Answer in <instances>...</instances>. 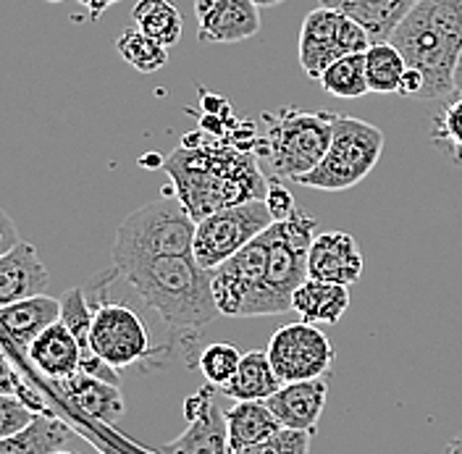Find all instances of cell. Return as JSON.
I'll return each instance as SVG.
<instances>
[{"label": "cell", "mask_w": 462, "mask_h": 454, "mask_svg": "<svg viewBox=\"0 0 462 454\" xmlns=\"http://www.w3.org/2000/svg\"><path fill=\"white\" fill-rule=\"evenodd\" d=\"M326 397H328L326 378H310V381L284 384L273 397L265 399V404L284 428L316 433L320 412L326 407Z\"/></svg>", "instance_id": "9a60e30c"}, {"label": "cell", "mask_w": 462, "mask_h": 454, "mask_svg": "<svg viewBox=\"0 0 462 454\" xmlns=\"http://www.w3.org/2000/svg\"><path fill=\"white\" fill-rule=\"evenodd\" d=\"M22 239H19V228L14 224V218L0 208V255H5L11 247H16Z\"/></svg>", "instance_id": "836d02e7"}, {"label": "cell", "mask_w": 462, "mask_h": 454, "mask_svg": "<svg viewBox=\"0 0 462 454\" xmlns=\"http://www.w3.org/2000/svg\"><path fill=\"white\" fill-rule=\"evenodd\" d=\"M363 268H365V257L352 234L346 231L316 234L308 255V279L352 286L360 282Z\"/></svg>", "instance_id": "4fadbf2b"}, {"label": "cell", "mask_w": 462, "mask_h": 454, "mask_svg": "<svg viewBox=\"0 0 462 454\" xmlns=\"http://www.w3.org/2000/svg\"><path fill=\"white\" fill-rule=\"evenodd\" d=\"M213 384L198 389L184 402L187 431L173 439L171 444L161 447L158 454H234L229 444V426L226 415L218 407Z\"/></svg>", "instance_id": "8fae6325"}, {"label": "cell", "mask_w": 462, "mask_h": 454, "mask_svg": "<svg viewBox=\"0 0 462 454\" xmlns=\"http://www.w3.org/2000/svg\"><path fill=\"white\" fill-rule=\"evenodd\" d=\"M79 5H85L87 14H89V22H97L111 5H116V3H121V0H77Z\"/></svg>", "instance_id": "d590c367"}, {"label": "cell", "mask_w": 462, "mask_h": 454, "mask_svg": "<svg viewBox=\"0 0 462 454\" xmlns=\"http://www.w3.org/2000/svg\"><path fill=\"white\" fill-rule=\"evenodd\" d=\"M271 224H273V216L265 199H250V202L221 208L210 213L208 218L198 221L195 247H192L195 260L202 268L213 271L236 255L242 247H247Z\"/></svg>", "instance_id": "52a82bcc"}, {"label": "cell", "mask_w": 462, "mask_h": 454, "mask_svg": "<svg viewBox=\"0 0 462 454\" xmlns=\"http://www.w3.org/2000/svg\"><path fill=\"white\" fill-rule=\"evenodd\" d=\"M0 394L24 399V402H29V404H34L37 410H42V404H40L37 397H34L27 386H24V381H19L16 370H14V366L8 363V357H5L3 352H0Z\"/></svg>", "instance_id": "d6a6232c"}, {"label": "cell", "mask_w": 462, "mask_h": 454, "mask_svg": "<svg viewBox=\"0 0 462 454\" xmlns=\"http://www.w3.org/2000/svg\"><path fill=\"white\" fill-rule=\"evenodd\" d=\"M116 51L140 74H155L169 63V48L155 42L137 27L124 29L116 40Z\"/></svg>", "instance_id": "4316f807"}, {"label": "cell", "mask_w": 462, "mask_h": 454, "mask_svg": "<svg viewBox=\"0 0 462 454\" xmlns=\"http://www.w3.org/2000/svg\"><path fill=\"white\" fill-rule=\"evenodd\" d=\"M114 271L132 284L150 310L161 315L171 339L192 366L200 334L221 315L213 297V273L189 255L134 257L114 263ZM200 357V355H195Z\"/></svg>", "instance_id": "7a4b0ae2"}, {"label": "cell", "mask_w": 462, "mask_h": 454, "mask_svg": "<svg viewBox=\"0 0 462 454\" xmlns=\"http://www.w3.org/2000/svg\"><path fill=\"white\" fill-rule=\"evenodd\" d=\"M381 153H383V132L378 126L352 116H339L323 161L310 173H305L297 184L323 192L352 190L375 169Z\"/></svg>", "instance_id": "8992f818"}, {"label": "cell", "mask_w": 462, "mask_h": 454, "mask_svg": "<svg viewBox=\"0 0 462 454\" xmlns=\"http://www.w3.org/2000/svg\"><path fill=\"white\" fill-rule=\"evenodd\" d=\"M265 205L273 216V221H287L289 216L297 210V202L291 198L287 187L282 184L279 176H271L268 179V192H265Z\"/></svg>", "instance_id": "1f68e13d"}, {"label": "cell", "mask_w": 462, "mask_h": 454, "mask_svg": "<svg viewBox=\"0 0 462 454\" xmlns=\"http://www.w3.org/2000/svg\"><path fill=\"white\" fill-rule=\"evenodd\" d=\"M320 87L342 100H355L371 92L368 77H365V53H352V56L334 60L323 74H320Z\"/></svg>", "instance_id": "484cf974"}, {"label": "cell", "mask_w": 462, "mask_h": 454, "mask_svg": "<svg viewBox=\"0 0 462 454\" xmlns=\"http://www.w3.org/2000/svg\"><path fill=\"white\" fill-rule=\"evenodd\" d=\"M71 428L51 412H40L37 421L16 436L0 439V454H53L66 447Z\"/></svg>", "instance_id": "603a6c76"}, {"label": "cell", "mask_w": 462, "mask_h": 454, "mask_svg": "<svg viewBox=\"0 0 462 454\" xmlns=\"http://www.w3.org/2000/svg\"><path fill=\"white\" fill-rule=\"evenodd\" d=\"M455 92L462 95V56H460V63H457V71H455Z\"/></svg>", "instance_id": "74e56055"}, {"label": "cell", "mask_w": 462, "mask_h": 454, "mask_svg": "<svg viewBox=\"0 0 462 454\" xmlns=\"http://www.w3.org/2000/svg\"><path fill=\"white\" fill-rule=\"evenodd\" d=\"M337 114L328 111H297V108H282L279 114H263L268 126L265 140H258L260 158L271 166L273 176L300 181L305 173L316 169L323 161L331 137Z\"/></svg>", "instance_id": "277c9868"}, {"label": "cell", "mask_w": 462, "mask_h": 454, "mask_svg": "<svg viewBox=\"0 0 462 454\" xmlns=\"http://www.w3.org/2000/svg\"><path fill=\"white\" fill-rule=\"evenodd\" d=\"M310 439H313V433H308V431L282 428L268 441L247 447V449H236L234 454H308L310 452Z\"/></svg>", "instance_id": "4dcf8cb0"}, {"label": "cell", "mask_w": 462, "mask_h": 454, "mask_svg": "<svg viewBox=\"0 0 462 454\" xmlns=\"http://www.w3.org/2000/svg\"><path fill=\"white\" fill-rule=\"evenodd\" d=\"M265 352L284 384L326 378V373L331 370L334 357H337L328 337L318 326L305 323V320L282 326L271 337Z\"/></svg>", "instance_id": "30bf717a"}, {"label": "cell", "mask_w": 462, "mask_h": 454, "mask_svg": "<svg viewBox=\"0 0 462 454\" xmlns=\"http://www.w3.org/2000/svg\"><path fill=\"white\" fill-rule=\"evenodd\" d=\"M349 308V286L305 279L291 294V310L305 323L337 326Z\"/></svg>", "instance_id": "44dd1931"}, {"label": "cell", "mask_w": 462, "mask_h": 454, "mask_svg": "<svg viewBox=\"0 0 462 454\" xmlns=\"http://www.w3.org/2000/svg\"><path fill=\"white\" fill-rule=\"evenodd\" d=\"M260 8H273V5H279V3H284V0H255Z\"/></svg>", "instance_id": "f35d334b"}, {"label": "cell", "mask_w": 462, "mask_h": 454, "mask_svg": "<svg viewBox=\"0 0 462 454\" xmlns=\"http://www.w3.org/2000/svg\"><path fill=\"white\" fill-rule=\"evenodd\" d=\"M195 231L198 224L173 198V187H166L161 198L121 221L116 231L114 263L134 257L189 255L195 247Z\"/></svg>", "instance_id": "5b68a950"}, {"label": "cell", "mask_w": 462, "mask_h": 454, "mask_svg": "<svg viewBox=\"0 0 462 454\" xmlns=\"http://www.w3.org/2000/svg\"><path fill=\"white\" fill-rule=\"evenodd\" d=\"M48 3H63V0H48Z\"/></svg>", "instance_id": "60d3db41"}, {"label": "cell", "mask_w": 462, "mask_h": 454, "mask_svg": "<svg viewBox=\"0 0 462 454\" xmlns=\"http://www.w3.org/2000/svg\"><path fill=\"white\" fill-rule=\"evenodd\" d=\"M40 412L42 410H37L34 404H29L24 399L0 394V439L22 433L24 428L37 421Z\"/></svg>", "instance_id": "f546056e"}, {"label": "cell", "mask_w": 462, "mask_h": 454, "mask_svg": "<svg viewBox=\"0 0 462 454\" xmlns=\"http://www.w3.org/2000/svg\"><path fill=\"white\" fill-rule=\"evenodd\" d=\"M132 22L163 48L179 45L184 32L181 14L171 0H137V5L132 8Z\"/></svg>", "instance_id": "cb8c5ba5"}, {"label": "cell", "mask_w": 462, "mask_h": 454, "mask_svg": "<svg viewBox=\"0 0 462 454\" xmlns=\"http://www.w3.org/2000/svg\"><path fill=\"white\" fill-rule=\"evenodd\" d=\"M198 37L205 45H234L260 32V5L255 0H195Z\"/></svg>", "instance_id": "7c38bea8"}, {"label": "cell", "mask_w": 462, "mask_h": 454, "mask_svg": "<svg viewBox=\"0 0 462 454\" xmlns=\"http://www.w3.org/2000/svg\"><path fill=\"white\" fill-rule=\"evenodd\" d=\"M415 3L418 0H318V5L337 8L349 19H355L368 32L371 42L392 40L394 29L415 8Z\"/></svg>", "instance_id": "e0dca14e"}, {"label": "cell", "mask_w": 462, "mask_h": 454, "mask_svg": "<svg viewBox=\"0 0 462 454\" xmlns=\"http://www.w3.org/2000/svg\"><path fill=\"white\" fill-rule=\"evenodd\" d=\"M389 42L397 45L410 69L423 74L420 97H449L462 56V0H418Z\"/></svg>", "instance_id": "3957f363"}, {"label": "cell", "mask_w": 462, "mask_h": 454, "mask_svg": "<svg viewBox=\"0 0 462 454\" xmlns=\"http://www.w3.org/2000/svg\"><path fill=\"white\" fill-rule=\"evenodd\" d=\"M89 344L95 355L116 370L132 368L152 355L143 318L121 302H100L92 310Z\"/></svg>", "instance_id": "9c48e42d"}, {"label": "cell", "mask_w": 462, "mask_h": 454, "mask_svg": "<svg viewBox=\"0 0 462 454\" xmlns=\"http://www.w3.org/2000/svg\"><path fill=\"white\" fill-rule=\"evenodd\" d=\"M368 45H371L368 32L355 19H349L337 8L318 5L305 16V22L300 27L297 56H300V66H302L305 77L318 82L320 74L334 60L352 56V53H365Z\"/></svg>", "instance_id": "ba28073f"}, {"label": "cell", "mask_w": 462, "mask_h": 454, "mask_svg": "<svg viewBox=\"0 0 462 454\" xmlns=\"http://www.w3.org/2000/svg\"><path fill=\"white\" fill-rule=\"evenodd\" d=\"M58 320H60V300L51 294H37L0 308V329L22 349H29V344Z\"/></svg>", "instance_id": "d6986e66"}, {"label": "cell", "mask_w": 462, "mask_h": 454, "mask_svg": "<svg viewBox=\"0 0 462 454\" xmlns=\"http://www.w3.org/2000/svg\"><path fill=\"white\" fill-rule=\"evenodd\" d=\"M27 355L29 360L34 363V368L42 370L53 381L71 378L74 373H79V368H82L79 341H77V337L71 334V329L63 320L48 326L37 339L32 341Z\"/></svg>", "instance_id": "2e32d148"}, {"label": "cell", "mask_w": 462, "mask_h": 454, "mask_svg": "<svg viewBox=\"0 0 462 454\" xmlns=\"http://www.w3.org/2000/svg\"><path fill=\"white\" fill-rule=\"evenodd\" d=\"M48 282V268L37 255L34 245L19 242L5 255H0V308L45 294Z\"/></svg>", "instance_id": "5bb4252c"}, {"label": "cell", "mask_w": 462, "mask_h": 454, "mask_svg": "<svg viewBox=\"0 0 462 454\" xmlns=\"http://www.w3.org/2000/svg\"><path fill=\"white\" fill-rule=\"evenodd\" d=\"M60 392L71 399V404L77 410H82L85 415L103 421V423H116L124 415V397L118 384L95 378L89 373H74L71 378L58 381Z\"/></svg>", "instance_id": "ac0fdd59"}, {"label": "cell", "mask_w": 462, "mask_h": 454, "mask_svg": "<svg viewBox=\"0 0 462 454\" xmlns=\"http://www.w3.org/2000/svg\"><path fill=\"white\" fill-rule=\"evenodd\" d=\"M407 71V60L397 51L394 42H371L365 51V77L368 87L375 95H392L400 92L402 77Z\"/></svg>", "instance_id": "d4e9b609"}, {"label": "cell", "mask_w": 462, "mask_h": 454, "mask_svg": "<svg viewBox=\"0 0 462 454\" xmlns=\"http://www.w3.org/2000/svg\"><path fill=\"white\" fill-rule=\"evenodd\" d=\"M444 454H462V433H457V436L447 444Z\"/></svg>", "instance_id": "8d00e7d4"}, {"label": "cell", "mask_w": 462, "mask_h": 454, "mask_svg": "<svg viewBox=\"0 0 462 454\" xmlns=\"http://www.w3.org/2000/svg\"><path fill=\"white\" fill-rule=\"evenodd\" d=\"M224 415L229 426L231 452L263 444L284 428L265 402H234Z\"/></svg>", "instance_id": "7402d4cb"}, {"label": "cell", "mask_w": 462, "mask_h": 454, "mask_svg": "<svg viewBox=\"0 0 462 454\" xmlns=\"http://www.w3.org/2000/svg\"><path fill=\"white\" fill-rule=\"evenodd\" d=\"M53 454H77V452H69V449H58V452H53Z\"/></svg>", "instance_id": "ab89813d"}, {"label": "cell", "mask_w": 462, "mask_h": 454, "mask_svg": "<svg viewBox=\"0 0 462 454\" xmlns=\"http://www.w3.org/2000/svg\"><path fill=\"white\" fill-rule=\"evenodd\" d=\"M284 386V381L279 378V373L271 366V357L265 349H250L242 355V363L234 373L229 384H224L218 392L226 394L234 402H265L273 397L279 389Z\"/></svg>", "instance_id": "ffe728a7"}, {"label": "cell", "mask_w": 462, "mask_h": 454, "mask_svg": "<svg viewBox=\"0 0 462 454\" xmlns=\"http://www.w3.org/2000/svg\"><path fill=\"white\" fill-rule=\"evenodd\" d=\"M163 171L171 179L173 198L195 224L221 208L265 199L268 192L258 153L208 132H189L181 147L163 158Z\"/></svg>", "instance_id": "6da1fadb"}, {"label": "cell", "mask_w": 462, "mask_h": 454, "mask_svg": "<svg viewBox=\"0 0 462 454\" xmlns=\"http://www.w3.org/2000/svg\"><path fill=\"white\" fill-rule=\"evenodd\" d=\"M242 355L234 344H224V341H216V344H208L198 357V368L202 370V375L208 378V384L213 386H224L234 378V373L242 363Z\"/></svg>", "instance_id": "83f0119b"}, {"label": "cell", "mask_w": 462, "mask_h": 454, "mask_svg": "<svg viewBox=\"0 0 462 454\" xmlns=\"http://www.w3.org/2000/svg\"><path fill=\"white\" fill-rule=\"evenodd\" d=\"M431 140L462 163V95L433 118Z\"/></svg>", "instance_id": "f1b7e54d"}, {"label": "cell", "mask_w": 462, "mask_h": 454, "mask_svg": "<svg viewBox=\"0 0 462 454\" xmlns=\"http://www.w3.org/2000/svg\"><path fill=\"white\" fill-rule=\"evenodd\" d=\"M423 74L418 71V69H410L407 66V71H404L402 77V85H400V95H410V97H420L423 95Z\"/></svg>", "instance_id": "e575fe53"}]
</instances>
